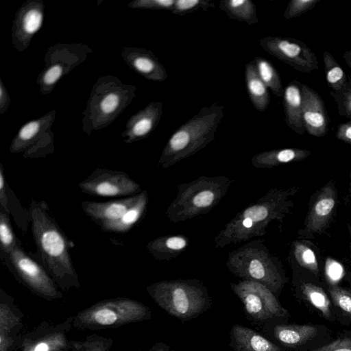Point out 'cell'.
<instances>
[{"label": "cell", "mask_w": 351, "mask_h": 351, "mask_svg": "<svg viewBox=\"0 0 351 351\" xmlns=\"http://www.w3.org/2000/svg\"><path fill=\"white\" fill-rule=\"evenodd\" d=\"M350 191L351 193V172H350Z\"/></svg>", "instance_id": "obj_52"}, {"label": "cell", "mask_w": 351, "mask_h": 351, "mask_svg": "<svg viewBox=\"0 0 351 351\" xmlns=\"http://www.w3.org/2000/svg\"><path fill=\"white\" fill-rule=\"evenodd\" d=\"M82 191L101 197L134 195L140 193L141 186L123 171L97 169L80 182Z\"/></svg>", "instance_id": "obj_15"}, {"label": "cell", "mask_w": 351, "mask_h": 351, "mask_svg": "<svg viewBox=\"0 0 351 351\" xmlns=\"http://www.w3.org/2000/svg\"><path fill=\"white\" fill-rule=\"evenodd\" d=\"M149 351H175L171 350L170 346L164 342H156L149 348Z\"/></svg>", "instance_id": "obj_48"}, {"label": "cell", "mask_w": 351, "mask_h": 351, "mask_svg": "<svg viewBox=\"0 0 351 351\" xmlns=\"http://www.w3.org/2000/svg\"><path fill=\"white\" fill-rule=\"evenodd\" d=\"M335 312L337 316L346 318L351 322V288L343 287L330 282L328 287Z\"/></svg>", "instance_id": "obj_33"}, {"label": "cell", "mask_w": 351, "mask_h": 351, "mask_svg": "<svg viewBox=\"0 0 351 351\" xmlns=\"http://www.w3.org/2000/svg\"><path fill=\"white\" fill-rule=\"evenodd\" d=\"M323 60L328 86L334 93L341 91L345 86L348 77L330 53L324 51Z\"/></svg>", "instance_id": "obj_34"}, {"label": "cell", "mask_w": 351, "mask_h": 351, "mask_svg": "<svg viewBox=\"0 0 351 351\" xmlns=\"http://www.w3.org/2000/svg\"><path fill=\"white\" fill-rule=\"evenodd\" d=\"M232 182L226 176H201L178 185L176 196L167 210L168 219L178 223L208 213L224 197Z\"/></svg>", "instance_id": "obj_7"}, {"label": "cell", "mask_w": 351, "mask_h": 351, "mask_svg": "<svg viewBox=\"0 0 351 351\" xmlns=\"http://www.w3.org/2000/svg\"><path fill=\"white\" fill-rule=\"evenodd\" d=\"M337 205V190L332 180L311 195L304 228L298 234L312 239L324 233L331 222Z\"/></svg>", "instance_id": "obj_14"}, {"label": "cell", "mask_w": 351, "mask_h": 351, "mask_svg": "<svg viewBox=\"0 0 351 351\" xmlns=\"http://www.w3.org/2000/svg\"><path fill=\"white\" fill-rule=\"evenodd\" d=\"M311 351H351V333L343 334Z\"/></svg>", "instance_id": "obj_43"}, {"label": "cell", "mask_w": 351, "mask_h": 351, "mask_svg": "<svg viewBox=\"0 0 351 351\" xmlns=\"http://www.w3.org/2000/svg\"><path fill=\"white\" fill-rule=\"evenodd\" d=\"M93 49L82 43H58L49 47L44 58L45 68L37 78L40 91L51 93L59 80L83 62Z\"/></svg>", "instance_id": "obj_11"}, {"label": "cell", "mask_w": 351, "mask_h": 351, "mask_svg": "<svg viewBox=\"0 0 351 351\" xmlns=\"http://www.w3.org/2000/svg\"><path fill=\"white\" fill-rule=\"evenodd\" d=\"M293 253L297 263L311 271L316 278L319 276L317 259L313 250L302 241L293 243Z\"/></svg>", "instance_id": "obj_35"}, {"label": "cell", "mask_w": 351, "mask_h": 351, "mask_svg": "<svg viewBox=\"0 0 351 351\" xmlns=\"http://www.w3.org/2000/svg\"><path fill=\"white\" fill-rule=\"evenodd\" d=\"M24 314L3 289L0 298V351H16L23 341Z\"/></svg>", "instance_id": "obj_18"}, {"label": "cell", "mask_w": 351, "mask_h": 351, "mask_svg": "<svg viewBox=\"0 0 351 351\" xmlns=\"http://www.w3.org/2000/svg\"><path fill=\"white\" fill-rule=\"evenodd\" d=\"M148 202L146 191L140 193L137 202L121 219L101 226L103 230L112 232H123L129 230L144 214Z\"/></svg>", "instance_id": "obj_30"}, {"label": "cell", "mask_w": 351, "mask_h": 351, "mask_svg": "<svg viewBox=\"0 0 351 351\" xmlns=\"http://www.w3.org/2000/svg\"><path fill=\"white\" fill-rule=\"evenodd\" d=\"M53 132L49 129L43 136L23 154L25 158H38L53 152Z\"/></svg>", "instance_id": "obj_37"}, {"label": "cell", "mask_w": 351, "mask_h": 351, "mask_svg": "<svg viewBox=\"0 0 351 351\" xmlns=\"http://www.w3.org/2000/svg\"><path fill=\"white\" fill-rule=\"evenodd\" d=\"M139 194L104 202L85 201L82 207L84 213L100 226L121 219L137 202Z\"/></svg>", "instance_id": "obj_22"}, {"label": "cell", "mask_w": 351, "mask_h": 351, "mask_svg": "<svg viewBox=\"0 0 351 351\" xmlns=\"http://www.w3.org/2000/svg\"><path fill=\"white\" fill-rule=\"evenodd\" d=\"M74 315L63 322H43L24 334L21 351H61L72 347L67 335L73 326Z\"/></svg>", "instance_id": "obj_16"}, {"label": "cell", "mask_w": 351, "mask_h": 351, "mask_svg": "<svg viewBox=\"0 0 351 351\" xmlns=\"http://www.w3.org/2000/svg\"><path fill=\"white\" fill-rule=\"evenodd\" d=\"M146 291L160 308L182 323L197 318L212 304L207 287L198 279L162 280Z\"/></svg>", "instance_id": "obj_6"}, {"label": "cell", "mask_w": 351, "mask_h": 351, "mask_svg": "<svg viewBox=\"0 0 351 351\" xmlns=\"http://www.w3.org/2000/svg\"><path fill=\"white\" fill-rule=\"evenodd\" d=\"M176 0H134L129 2L127 6L134 9H147L156 10L171 11Z\"/></svg>", "instance_id": "obj_42"}, {"label": "cell", "mask_w": 351, "mask_h": 351, "mask_svg": "<svg viewBox=\"0 0 351 351\" xmlns=\"http://www.w3.org/2000/svg\"><path fill=\"white\" fill-rule=\"evenodd\" d=\"M73 343H74V341H73L72 347H71L70 349H69V350H61V351H73Z\"/></svg>", "instance_id": "obj_51"}, {"label": "cell", "mask_w": 351, "mask_h": 351, "mask_svg": "<svg viewBox=\"0 0 351 351\" xmlns=\"http://www.w3.org/2000/svg\"><path fill=\"white\" fill-rule=\"evenodd\" d=\"M258 328L285 351H311L330 341L329 328L323 324H297L274 321Z\"/></svg>", "instance_id": "obj_10"}, {"label": "cell", "mask_w": 351, "mask_h": 351, "mask_svg": "<svg viewBox=\"0 0 351 351\" xmlns=\"http://www.w3.org/2000/svg\"><path fill=\"white\" fill-rule=\"evenodd\" d=\"M11 103V99L6 86L0 78V114H4Z\"/></svg>", "instance_id": "obj_46"}, {"label": "cell", "mask_w": 351, "mask_h": 351, "mask_svg": "<svg viewBox=\"0 0 351 351\" xmlns=\"http://www.w3.org/2000/svg\"><path fill=\"white\" fill-rule=\"evenodd\" d=\"M303 97L302 121L306 132L322 137L328 132L329 119L319 95L308 86L302 84Z\"/></svg>", "instance_id": "obj_19"}, {"label": "cell", "mask_w": 351, "mask_h": 351, "mask_svg": "<svg viewBox=\"0 0 351 351\" xmlns=\"http://www.w3.org/2000/svg\"><path fill=\"white\" fill-rule=\"evenodd\" d=\"M343 58L347 65L351 69V50L346 51L343 53Z\"/></svg>", "instance_id": "obj_49"}, {"label": "cell", "mask_w": 351, "mask_h": 351, "mask_svg": "<svg viewBox=\"0 0 351 351\" xmlns=\"http://www.w3.org/2000/svg\"><path fill=\"white\" fill-rule=\"evenodd\" d=\"M258 74L264 84L277 97H283L284 88L280 75L274 66L265 58L256 56L253 60Z\"/></svg>", "instance_id": "obj_32"}, {"label": "cell", "mask_w": 351, "mask_h": 351, "mask_svg": "<svg viewBox=\"0 0 351 351\" xmlns=\"http://www.w3.org/2000/svg\"><path fill=\"white\" fill-rule=\"evenodd\" d=\"M330 95L337 103L339 114L351 119V77H348V81L341 91H331Z\"/></svg>", "instance_id": "obj_39"}, {"label": "cell", "mask_w": 351, "mask_h": 351, "mask_svg": "<svg viewBox=\"0 0 351 351\" xmlns=\"http://www.w3.org/2000/svg\"><path fill=\"white\" fill-rule=\"evenodd\" d=\"M298 190L297 186L271 189L239 211L215 237V248L221 249L230 244L262 237L272 222L278 221L282 223L291 213L293 206L292 197Z\"/></svg>", "instance_id": "obj_1"}, {"label": "cell", "mask_w": 351, "mask_h": 351, "mask_svg": "<svg viewBox=\"0 0 351 351\" xmlns=\"http://www.w3.org/2000/svg\"><path fill=\"white\" fill-rule=\"evenodd\" d=\"M45 8L42 0H27L16 12L11 28V43L18 51L27 49L34 36L41 28Z\"/></svg>", "instance_id": "obj_17"}, {"label": "cell", "mask_w": 351, "mask_h": 351, "mask_svg": "<svg viewBox=\"0 0 351 351\" xmlns=\"http://www.w3.org/2000/svg\"><path fill=\"white\" fill-rule=\"evenodd\" d=\"M294 287L297 297L317 310L324 319L330 322L337 319L330 298L321 286L302 280Z\"/></svg>", "instance_id": "obj_25"}, {"label": "cell", "mask_w": 351, "mask_h": 351, "mask_svg": "<svg viewBox=\"0 0 351 351\" xmlns=\"http://www.w3.org/2000/svg\"><path fill=\"white\" fill-rule=\"evenodd\" d=\"M320 0H291L283 14L285 19L296 18L312 10Z\"/></svg>", "instance_id": "obj_41"}, {"label": "cell", "mask_w": 351, "mask_h": 351, "mask_svg": "<svg viewBox=\"0 0 351 351\" xmlns=\"http://www.w3.org/2000/svg\"><path fill=\"white\" fill-rule=\"evenodd\" d=\"M245 80L249 97L254 107L264 112L270 103L268 88L260 78L254 61L245 66Z\"/></svg>", "instance_id": "obj_29"}, {"label": "cell", "mask_w": 351, "mask_h": 351, "mask_svg": "<svg viewBox=\"0 0 351 351\" xmlns=\"http://www.w3.org/2000/svg\"><path fill=\"white\" fill-rule=\"evenodd\" d=\"M226 265L235 276L260 282L277 297L288 281L281 261L269 253L263 239H253L230 252Z\"/></svg>", "instance_id": "obj_4"}, {"label": "cell", "mask_w": 351, "mask_h": 351, "mask_svg": "<svg viewBox=\"0 0 351 351\" xmlns=\"http://www.w3.org/2000/svg\"><path fill=\"white\" fill-rule=\"evenodd\" d=\"M258 43L264 51L299 72L311 73L319 68L315 54L301 40L281 36H266Z\"/></svg>", "instance_id": "obj_13"}, {"label": "cell", "mask_w": 351, "mask_h": 351, "mask_svg": "<svg viewBox=\"0 0 351 351\" xmlns=\"http://www.w3.org/2000/svg\"><path fill=\"white\" fill-rule=\"evenodd\" d=\"M348 228L349 230V234H350V256H351V224L350 223H348Z\"/></svg>", "instance_id": "obj_50"}, {"label": "cell", "mask_w": 351, "mask_h": 351, "mask_svg": "<svg viewBox=\"0 0 351 351\" xmlns=\"http://www.w3.org/2000/svg\"><path fill=\"white\" fill-rule=\"evenodd\" d=\"M223 115V106L218 102L202 108L172 134L158 165L169 168L204 148L215 138Z\"/></svg>", "instance_id": "obj_3"}, {"label": "cell", "mask_w": 351, "mask_h": 351, "mask_svg": "<svg viewBox=\"0 0 351 351\" xmlns=\"http://www.w3.org/2000/svg\"><path fill=\"white\" fill-rule=\"evenodd\" d=\"M0 241L1 250L5 254L17 243L8 215L2 211L0 213Z\"/></svg>", "instance_id": "obj_40"}, {"label": "cell", "mask_w": 351, "mask_h": 351, "mask_svg": "<svg viewBox=\"0 0 351 351\" xmlns=\"http://www.w3.org/2000/svg\"><path fill=\"white\" fill-rule=\"evenodd\" d=\"M29 211L33 236L45 270L62 291L80 288L66 237L49 215L47 204L32 200Z\"/></svg>", "instance_id": "obj_2"}, {"label": "cell", "mask_w": 351, "mask_h": 351, "mask_svg": "<svg viewBox=\"0 0 351 351\" xmlns=\"http://www.w3.org/2000/svg\"><path fill=\"white\" fill-rule=\"evenodd\" d=\"M311 154L309 150L299 148L271 149L255 154L251 159V163L256 168H272L304 160Z\"/></svg>", "instance_id": "obj_27"}, {"label": "cell", "mask_w": 351, "mask_h": 351, "mask_svg": "<svg viewBox=\"0 0 351 351\" xmlns=\"http://www.w3.org/2000/svg\"><path fill=\"white\" fill-rule=\"evenodd\" d=\"M136 87L115 75L99 77L92 87L82 113V130L87 135L108 126L130 104Z\"/></svg>", "instance_id": "obj_5"}, {"label": "cell", "mask_w": 351, "mask_h": 351, "mask_svg": "<svg viewBox=\"0 0 351 351\" xmlns=\"http://www.w3.org/2000/svg\"><path fill=\"white\" fill-rule=\"evenodd\" d=\"M6 255L16 278L33 293L47 301L63 297L47 271L32 259L18 243Z\"/></svg>", "instance_id": "obj_12"}, {"label": "cell", "mask_w": 351, "mask_h": 351, "mask_svg": "<svg viewBox=\"0 0 351 351\" xmlns=\"http://www.w3.org/2000/svg\"><path fill=\"white\" fill-rule=\"evenodd\" d=\"M112 343L111 338L93 334L83 341H74L73 351H110Z\"/></svg>", "instance_id": "obj_36"}, {"label": "cell", "mask_w": 351, "mask_h": 351, "mask_svg": "<svg viewBox=\"0 0 351 351\" xmlns=\"http://www.w3.org/2000/svg\"><path fill=\"white\" fill-rule=\"evenodd\" d=\"M230 288L243 306L247 319L258 328L274 321L288 322L289 313L278 297L263 284L248 280L230 283Z\"/></svg>", "instance_id": "obj_9"}, {"label": "cell", "mask_w": 351, "mask_h": 351, "mask_svg": "<svg viewBox=\"0 0 351 351\" xmlns=\"http://www.w3.org/2000/svg\"><path fill=\"white\" fill-rule=\"evenodd\" d=\"M162 107V102L152 101L133 114L121 134L123 142L132 143L147 138L160 121Z\"/></svg>", "instance_id": "obj_20"}, {"label": "cell", "mask_w": 351, "mask_h": 351, "mask_svg": "<svg viewBox=\"0 0 351 351\" xmlns=\"http://www.w3.org/2000/svg\"><path fill=\"white\" fill-rule=\"evenodd\" d=\"M0 200L1 205L5 208L7 198L5 195V182L2 166H1L0 169Z\"/></svg>", "instance_id": "obj_47"}, {"label": "cell", "mask_w": 351, "mask_h": 351, "mask_svg": "<svg viewBox=\"0 0 351 351\" xmlns=\"http://www.w3.org/2000/svg\"><path fill=\"white\" fill-rule=\"evenodd\" d=\"M56 114V110H52L40 117L23 124L11 142L10 152H25L31 147L51 128Z\"/></svg>", "instance_id": "obj_24"}, {"label": "cell", "mask_w": 351, "mask_h": 351, "mask_svg": "<svg viewBox=\"0 0 351 351\" xmlns=\"http://www.w3.org/2000/svg\"><path fill=\"white\" fill-rule=\"evenodd\" d=\"M152 313L142 302L126 298L97 302L74 315L73 326L78 330L116 328L151 319Z\"/></svg>", "instance_id": "obj_8"}, {"label": "cell", "mask_w": 351, "mask_h": 351, "mask_svg": "<svg viewBox=\"0 0 351 351\" xmlns=\"http://www.w3.org/2000/svg\"><path fill=\"white\" fill-rule=\"evenodd\" d=\"M138 351H141V350H138Z\"/></svg>", "instance_id": "obj_53"}, {"label": "cell", "mask_w": 351, "mask_h": 351, "mask_svg": "<svg viewBox=\"0 0 351 351\" xmlns=\"http://www.w3.org/2000/svg\"><path fill=\"white\" fill-rule=\"evenodd\" d=\"M121 56L127 65L142 77L162 82L167 78V72L155 54L146 49L123 47Z\"/></svg>", "instance_id": "obj_21"}, {"label": "cell", "mask_w": 351, "mask_h": 351, "mask_svg": "<svg viewBox=\"0 0 351 351\" xmlns=\"http://www.w3.org/2000/svg\"><path fill=\"white\" fill-rule=\"evenodd\" d=\"M219 7L230 19L248 25L258 22L256 5L251 0H223L219 2Z\"/></svg>", "instance_id": "obj_31"}, {"label": "cell", "mask_w": 351, "mask_h": 351, "mask_svg": "<svg viewBox=\"0 0 351 351\" xmlns=\"http://www.w3.org/2000/svg\"><path fill=\"white\" fill-rule=\"evenodd\" d=\"M214 6L215 3L208 0H176L171 12L175 15L184 16L199 9L206 11Z\"/></svg>", "instance_id": "obj_38"}, {"label": "cell", "mask_w": 351, "mask_h": 351, "mask_svg": "<svg viewBox=\"0 0 351 351\" xmlns=\"http://www.w3.org/2000/svg\"><path fill=\"white\" fill-rule=\"evenodd\" d=\"M282 102L288 127L296 134H303L306 130L302 121V83L298 80L291 82L284 90Z\"/></svg>", "instance_id": "obj_26"}, {"label": "cell", "mask_w": 351, "mask_h": 351, "mask_svg": "<svg viewBox=\"0 0 351 351\" xmlns=\"http://www.w3.org/2000/svg\"><path fill=\"white\" fill-rule=\"evenodd\" d=\"M335 136L338 140L351 145V119L339 125Z\"/></svg>", "instance_id": "obj_44"}, {"label": "cell", "mask_w": 351, "mask_h": 351, "mask_svg": "<svg viewBox=\"0 0 351 351\" xmlns=\"http://www.w3.org/2000/svg\"><path fill=\"white\" fill-rule=\"evenodd\" d=\"M189 239L182 234L166 235L148 243L149 252L158 261H170L186 248Z\"/></svg>", "instance_id": "obj_28"}, {"label": "cell", "mask_w": 351, "mask_h": 351, "mask_svg": "<svg viewBox=\"0 0 351 351\" xmlns=\"http://www.w3.org/2000/svg\"><path fill=\"white\" fill-rule=\"evenodd\" d=\"M229 351H285L263 333L241 324H234L230 332Z\"/></svg>", "instance_id": "obj_23"}, {"label": "cell", "mask_w": 351, "mask_h": 351, "mask_svg": "<svg viewBox=\"0 0 351 351\" xmlns=\"http://www.w3.org/2000/svg\"><path fill=\"white\" fill-rule=\"evenodd\" d=\"M326 273L329 279L331 280L330 282H333L334 280H338L340 278L342 268L338 263L329 259L326 264Z\"/></svg>", "instance_id": "obj_45"}]
</instances>
